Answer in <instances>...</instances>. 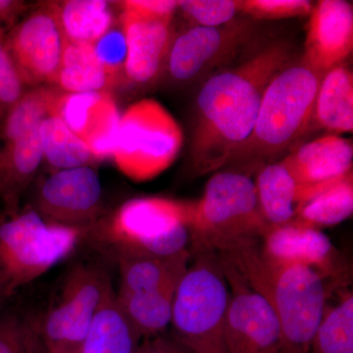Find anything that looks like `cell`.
Returning <instances> with one entry per match:
<instances>
[{
  "mask_svg": "<svg viewBox=\"0 0 353 353\" xmlns=\"http://www.w3.org/2000/svg\"><path fill=\"white\" fill-rule=\"evenodd\" d=\"M290 63L287 44L274 43L202 85L192 143V166L199 175L229 163L252 134L265 90Z\"/></svg>",
  "mask_w": 353,
  "mask_h": 353,
  "instance_id": "1",
  "label": "cell"
},
{
  "mask_svg": "<svg viewBox=\"0 0 353 353\" xmlns=\"http://www.w3.org/2000/svg\"><path fill=\"white\" fill-rule=\"evenodd\" d=\"M219 254L270 303L280 322L285 353H309L333 287L308 267L269 264L259 243Z\"/></svg>",
  "mask_w": 353,
  "mask_h": 353,
  "instance_id": "2",
  "label": "cell"
},
{
  "mask_svg": "<svg viewBox=\"0 0 353 353\" xmlns=\"http://www.w3.org/2000/svg\"><path fill=\"white\" fill-rule=\"evenodd\" d=\"M196 201L138 197L110 219L88 228L97 248L116 261L136 257L169 259L190 252Z\"/></svg>",
  "mask_w": 353,
  "mask_h": 353,
  "instance_id": "3",
  "label": "cell"
},
{
  "mask_svg": "<svg viewBox=\"0 0 353 353\" xmlns=\"http://www.w3.org/2000/svg\"><path fill=\"white\" fill-rule=\"evenodd\" d=\"M176 287L170 336L192 353H228L225 321L230 287L219 253L192 246Z\"/></svg>",
  "mask_w": 353,
  "mask_h": 353,
  "instance_id": "4",
  "label": "cell"
},
{
  "mask_svg": "<svg viewBox=\"0 0 353 353\" xmlns=\"http://www.w3.org/2000/svg\"><path fill=\"white\" fill-rule=\"evenodd\" d=\"M323 75L305 65H289L265 90L252 134L232 162L278 157L296 143L313 122L316 95Z\"/></svg>",
  "mask_w": 353,
  "mask_h": 353,
  "instance_id": "5",
  "label": "cell"
},
{
  "mask_svg": "<svg viewBox=\"0 0 353 353\" xmlns=\"http://www.w3.org/2000/svg\"><path fill=\"white\" fill-rule=\"evenodd\" d=\"M270 228L260 209L254 179L248 172L218 171L194 204L190 248L228 252L259 243Z\"/></svg>",
  "mask_w": 353,
  "mask_h": 353,
  "instance_id": "6",
  "label": "cell"
},
{
  "mask_svg": "<svg viewBox=\"0 0 353 353\" xmlns=\"http://www.w3.org/2000/svg\"><path fill=\"white\" fill-rule=\"evenodd\" d=\"M87 231L48 222L32 209L0 221V273L11 294L69 256Z\"/></svg>",
  "mask_w": 353,
  "mask_h": 353,
  "instance_id": "7",
  "label": "cell"
},
{
  "mask_svg": "<svg viewBox=\"0 0 353 353\" xmlns=\"http://www.w3.org/2000/svg\"><path fill=\"white\" fill-rule=\"evenodd\" d=\"M183 141L182 129L172 114L155 99H141L120 118L112 155L129 178L150 180L174 163Z\"/></svg>",
  "mask_w": 353,
  "mask_h": 353,
  "instance_id": "8",
  "label": "cell"
},
{
  "mask_svg": "<svg viewBox=\"0 0 353 353\" xmlns=\"http://www.w3.org/2000/svg\"><path fill=\"white\" fill-rule=\"evenodd\" d=\"M221 261L230 287L225 321L228 353H285L280 322L270 303L222 257Z\"/></svg>",
  "mask_w": 353,
  "mask_h": 353,
  "instance_id": "9",
  "label": "cell"
},
{
  "mask_svg": "<svg viewBox=\"0 0 353 353\" xmlns=\"http://www.w3.org/2000/svg\"><path fill=\"white\" fill-rule=\"evenodd\" d=\"M111 285L108 276L97 267L80 263L72 268L57 303L39 327L44 341L78 347Z\"/></svg>",
  "mask_w": 353,
  "mask_h": 353,
  "instance_id": "10",
  "label": "cell"
},
{
  "mask_svg": "<svg viewBox=\"0 0 353 353\" xmlns=\"http://www.w3.org/2000/svg\"><path fill=\"white\" fill-rule=\"evenodd\" d=\"M261 241L260 253L269 264L308 267L333 288L347 284V260L321 230L292 221L271 227Z\"/></svg>",
  "mask_w": 353,
  "mask_h": 353,
  "instance_id": "11",
  "label": "cell"
},
{
  "mask_svg": "<svg viewBox=\"0 0 353 353\" xmlns=\"http://www.w3.org/2000/svg\"><path fill=\"white\" fill-rule=\"evenodd\" d=\"M248 20L234 19L219 27L194 26L174 38L167 68L176 82L188 83L234 57L252 36Z\"/></svg>",
  "mask_w": 353,
  "mask_h": 353,
  "instance_id": "12",
  "label": "cell"
},
{
  "mask_svg": "<svg viewBox=\"0 0 353 353\" xmlns=\"http://www.w3.org/2000/svg\"><path fill=\"white\" fill-rule=\"evenodd\" d=\"M67 43L50 6L28 16L14 30L6 48L23 83H57Z\"/></svg>",
  "mask_w": 353,
  "mask_h": 353,
  "instance_id": "13",
  "label": "cell"
},
{
  "mask_svg": "<svg viewBox=\"0 0 353 353\" xmlns=\"http://www.w3.org/2000/svg\"><path fill=\"white\" fill-rule=\"evenodd\" d=\"M102 185L99 174L88 166L55 171L41 183L37 212L63 226L88 229L101 211Z\"/></svg>",
  "mask_w": 353,
  "mask_h": 353,
  "instance_id": "14",
  "label": "cell"
},
{
  "mask_svg": "<svg viewBox=\"0 0 353 353\" xmlns=\"http://www.w3.org/2000/svg\"><path fill=\"white\" fill-rule=\"evenodd\" d=\"M353 50V7L343 0L313 6L306 26L301 63L324 76L343 63Z\"/></svg>",
  "mask_w": 353,
  "mask_h": 353,
  "instance_id": "15",
  "label": "cell"
},
{
  "mask_svg": "<svg viewBox=\"0 0 353 353\" xmlns=\"http://www.w3.org/2000/svg\"><path fill=\"white\" fill-rule=\"evenodd\" d=\"M171 20L123 8L121 25L128 48L125 73L131 82H152L166 64L174 41Z\"/></svg>",
  "mask_w": 353,
  "mask_h": 353,
  "instance_id": "16",
  "label": "cell"
},
{
  "mask_svg": "<svg viewBox=\"0 0 353 353\" xmlns=\"http://www.w3.org/2000/svg\"><path fill=\"white\" fill-rule=\"evenodd\" d=\"M340 179L317 185H301L282 161L262 166L254 181L264 219L271 227L292 222L304 203Z\"/></svg>",
  "mask_w": 353,
  "mask_h": 353,
  "instance_id": "17",
  "label": "cell"
},
{
  "mask_svg": "<svg viewBox=\"0 0 353 353\" xmlns=\"http://www.w3.org/2000/svg\"><path fill=\"white\" fill-rule=\"evenodd\" d=\"M352 141L328 134L304 143L282 162L297 183L317 185L352 172Z\"/></svg>",
  "mask_w": 353,
  "mask_h": 353,
  "instance_id": "18",
  "label": "cell"
},
{
  "mask_svg": "<svg viewBox=\"0 0 353 353\" xmlns=\"http://www.w3.org/2000/svg\"><path fill=\"white\" fill-rule=\"evenodd\" d=\"M39 126L32 127L0 150V197L9 214L16 212L22 192L43 161Z\"/></svg>",
  "mask_w": 353,
  "mask_h": 353,
  "instance_id": "19",
  "label": "cell"
},
{
  "mask_svg": "<svg viewBox=\"0 0 353 353\" xmlns=\"http://www.w3.org/2000/svg\"><path fill=\"white\" fill-rule=\"evenodd\" d=\"M141 340L121 308L111 285L77 352L136 353Z\"/></svg>",
  "mask_w": 353,
  "mask_h": 353,
  "instance_id": "20",
  "label": "cell"
},
{
  "mask_svg": "<svg viewBox=\"0 0 353 353\" xmlns=\"http://www.w3.org/2000/svg\"><path fill=\"white\" fill-rule=\"evenodd\" d=\"M313 121L329 132L353 130V75L341 64L323 76L316 95Z\"/></svg>",
  "mask_w": 353,
  "mask_h": 353,
  "instance_id": "21",
  "label": "cell"
},
{
  "mask_svg": "<svg viewBox=\"0 0 353 353\" xmlns=\"http://www.w3.org/2000/svg\"><path fill=\"white\" fill-rule=\"evenodd\" d=\"M192 252L175 257H136L120 260L118 292H141L176 285L187 271Z\"/></svg>",
  "mask_w": 353,
  "mask_h": 353,
  "instance_id": "22",
  "label": "cell"
},
{
  "mask_svg": "<svg viewBox=\"0 0 353 353\" xmlns=\"http://www.w3.org/2000/svg\"><path fill=\"white\" fill-rule=\"evenodd\" d=\"M176 285L141 292H116L118 303L141 338L166 333L170 326Z\"/></svg>",
  "mask_w": 353,
  "mask_h": 353,
  "instance_id": "23",
  "label": "cell"
},
{
  "mask_svg": "<svg viewBox=\"0 0 353 353\" xmlns=\"http://www.w3.org/2000/svg\"><path fill=\"white\" fill-rule=\"evenodd\" d=\"M52 6L70 43H94L112 27V11L108 1L71 0Z\"/></svg>",
  "mask_w": 353,
  "mask_h": 353,
  "instance_id": "24",
  "label": "cell"
},
{
  "mask_svg": "<svg viewBox=\"0 0 353 353\" xmlns=\"http://www.w3.org/2000/svg\"><path fill=\"white\" fill-rule=\"evenodd\" d=\"M57 83L67 92H104L112 83L92 43H67Z\"/></svg>",
  "mask_w": 353,
  "mask_h": 353,
  "instance_id": "25",
  "label": "cell"
},
{
  "mask_svg": "<svg viewBox=\"0 0 353 353\" xmlns=\"http://www.w3.org/2000/svg\"><path fill=\"white\" fill-rule=\"evenodd\" d=\"M352 212L353 176L350 172L304 203L294 221L320 230L340 224Z\"/></svg>",
  "mask_w": 353,
  "mask_h": 353,
  "instance_id": "26",
  "label": "cell"
},
{
  "mask_svg": "<svg viewBox=\"0 0 353 353\" xmlns=\"http://www.w3.org/2000/svg\"><path fill=\"white\" fill-rule=\"evenodd\" d=\"M43 157L58 170L87 166L94 155L85 141L77 137L57 114H51L39 126Z\"/></svg>",
  "mask_w": 353,
  "mask_h": 353,
  "instance_id": "27",
  "label": "cell"
},
{
  "mask_svg": "<svg viewBox=\"0 0 353 353\" xmlns=\"http://www.w3.org/2000/svg\"><path fill=\"white\" fill-rule=\"evenodd\" d=\"M309 353H353V296L340 292L334 305L327 304Z\"/></svg>",
  "mask_w": 353,
  "mask_h": 353,
  "instance_id": "28",
  "label": "cell"
},
{
  "mask_svg": "<svg viewBox=\"0 0 353 353\" xmlns=\"http://www.w3.org/2000/svg\"><path fill=\"white\" fill-rule=\"evenodd\" d=\"M59 94L57 90L43 88L23 94L3 121L2 138L6 143L17 139L54 113Z\"/></svg>",
  "mask_w": 353,
  "mask_h": 353,
  "instance_id": "29",
  "label": "cell"
},
{
  "mask_svg": "<svg viewBox=\"0 0 353 353\" xmlns=\"http://www.w3.org/2000/svg\"><path fill=\"white\" fill-rule=\"evenodd\" d=\"M120 118L115 102L105 92L95 108L82 139L94 158H105L113 154Z\"/></svg>",
  "mask_w": 353,
  "mask_h": 353,
  "instance_id": "30",
  "label": "cell"
},
{
  "mask_svg": "<svg viewBox=\"0 0 353 353\" xmlns=\"http://www.w3.org/2000/svg\"><path fill=\"white\" fill-rule=\"evenodd\" d=\"M0 353H48L39 327L15 316L0 318Z\"/></svg>",
  "mask_w": 353,
  "mask_h": 353,
  "instance_id": "31",
  "label": "cell"
},
{
  "mask_svg": "<svg viewBox=\"0 0 353 353\" xmlns=\"http://www.w3.org/2000/svg\"><path fill=\"white\" fill-rule=\"evenodd\" d=\"M105 92L59 94L54 113L77 137L83 139L88 122Z\"/></svg>",
  "mask_w": 353,
  "mask_h": 353,
  "instance_id": "32",
  "label": "cell"
},
{
  "mask_svg": "<svg viewBox=\"0 0 353 353\" xmlns=\"http://www.w3.org/2000/svg\"><path fill=\"white\" fill-rule=\"evenodd\" d=\"M178 7L190 21L201 27H219L241 12L239 0H183Z\"/></svg>",
  "mask_w": 353,
  "mask_h": 353,
  "instance_id": "33",
  "label": "cell"
},
{
  "mask_svg": "<svg viewBox=\"0 0 353 353\" xmlns=\"http://www.w3.org/2000/svg\"><path fill=\"white\" fill-rule=\"evenodd\" d=\"M95 57L105 70L111 82H114L127 60V41L122 25L111 27L101 38L92 43Z\"/></svg>",
  "mask_w": 353,
  "mask_h": 353,
  "instance_id": "34",
  "label": "cell"
},
{
  "mask_svg": "<svg viewBox=\"0 0 353 353\" xmlns=\"http://www.w3.org/2000/svg\"><path fill=\"white\" fill-rule=\"evenodd\" d=\"M306 0H243L241 12L253 19L280 20L309 15L312 9Z\"/></svg>",
  "mask_w": 353,
  "mask_h": 353,
  "instance_id": "35",
  "label": "cell"
},
{
  "mask_svg": "<svg viewBox=\"0 0 353 353\" xmlns=\"http://www.w3.org/2000/svg\"><path fill=\"white\" fill-rule=\"evenodd\" d=\"M23 95V81L15 64L0 43V123Z\"/></svg>",
  "mask_w": 353,
  "mask_h": 353,
  "instance_id": "36",
  "label": "cell"
},
{
  "mask_svg": "<svg viewBox=\"0 0 353 353\" xmlns=\"http://www.w3.org/2000/svg\"><path fill=\"white\" fill-rule=\"evenodd\" d=\"M122 8L153 17L172 18L178 8V1L168 0H129L121 3Z\"/></svg>",
  "mask_w": 353,
  "mask_h": 353,
  "instance_id": "37",
  "label": "cell"
},
{
  "mask_svg": "<svg viewBox=\"0 0 353 353\" xmlns=\"http://www.w3.org/2000/svg\"><path fill=\"white\" fill-rule=\"evenodd\" d=\"M136 353H192L172 338L170 334H161L143 339Z\"/></svg>",
  "mask_w": 353,
  "mask_h": 353,
  "instance_id": "38",
  "label": "cell"
},
{
  "mask_svg": "<svg viewBox=\"0 0 353 353\" xmlns=\"http://www.w3.org/2000/svg\"><path fill=\"white\" fill-rule=\"evenodd\" d=\"M18 6L17 2L7 1V0H0V20L10 16L16 7ZM1 27H0V39H1Z\"/></svg>",
  "mask_w": 353,
  "mask_h": 353,
  "instance_id": "39",
  "label": "cell"
},
{
  "mask_svg": "<svg viewBox=\"0 0 353 353\" xmlns=\"http://www.w3.org/2000/svg\"><path fill=\"white\" fill-rule=\"evenodd\" d=\"M48 353H78L77 348L64 347V345H54V343H46Z\"/></svg>",
  "mask_w": 353,
  "mask_h": 353,
  "instance_id": "40",
  "label": "cell"
},
{
  "mask_svg": "<svg viewBox=\"0 0 353 353\" xmlns=\"http://www.w3.org/2000/svg\"><path fill=\"white\" fill-rule=\"evenodd\" d=\"M10 290H9L8 285H7L6 281L4 280L3 276L0 273V303H2V301L4 299H6L7 297L11 296Z\"/></svg>",
  "mask_w": 353,
  "mask_h": 353,
  "instance_id": "41",
  "label": "cell"
}]
</instances>
